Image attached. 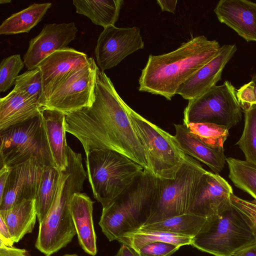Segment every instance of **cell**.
Here are the masks:
<instances>
[{"instance_id":"cell-23","label":"cell","mask_w":256,"mask_h":256,"mask_svg":"<svg viewBox=\"0 0 256 256\" xmlns=\"http://www.w3.org/2000/svg\"><path fill=\"white\" fill-rule=\"evenodd\" d=\"M0 216L8 226L14 242H18L34 228L37 218L35 200H24L8 210H0Z\"/></svg>"},{"instance_id":"cell-6","label":"cell","mask_w":256,"mask_h":256,"mask_svg":"<svg viewBox=\"0 0 256 256\" xmlns=\"http://www.w3.org/2000/svg\"><path fill=\"white\" fill-rule=\"evenodd\" d=\"M86 155V174L93 194L104 208L144 170L126 156L112 150H93Z\"/></svg>"},{"instance_id":"cell-21","label":"cell","mask_w":256,"mask_h":256,"mask_svg":"<svg viewBox=\"0 0 256 256\" xmlns=\"http://www.w3.org/2000/svg\"><path fill=\"white\" fill-rule=\"evenodd\" d=\"M174 138L184 153L208 166L216 174H219L224 168L226 158L224 148H211L190 132L182 124H174Z\"/></svg>"},{"instance_id":"cell-38","label":"cell","mask_w":256,"mask_h":256,"mask_svg":"<svg viewBox=\"0 0 256 256\" xmlns=\"http://www.w3.org/2000/svg\"><path fill=\"white\" fill-rule=\"evenodd\" d=\"M0 256H30L25 249L10 247L0 242Z\"/></svg>"},{"instance_id":"cell-42","label":"cell","mask_w":256,"mask_h":256,"mask_svg":"<svg viewBox=\"0 0 256 256\" xmlns=\"http://www.w3.org/2000/svg\"><path fill=\"white\" fill-rule=\"evenodd\" d=\"M232 256H256V242L242 249Z\"/></svg>"},{"instance_id":"cell-8","label":"cell","mask_w":256,"mask_h":256,"mask_svg":"<svg viewBox=\"0 0 256 256\" xmlns=\"http://www.w3.org/2000/svg\"><path fill=\"white\" fill-rule=\"evenodd\" d=\"M206 171L188 155L174 178H158L156 194L144 225L188 213L197 185Z\"/></svg>"},{"instance_id":"cell-31","label":"cell","mask_w":256,"mask_h":256,"mask_svg":"<svg viewBox=\"0 0 256 256\" xmlns=\"http://www.w3.org/2000/svg\"><path fill=\"white\" fill-rule=\"evenodd\" d=\"M244 114V128L236 144L244 153L246 160L256 166V105Z\"/></svg>"},{"instance_id":"cell-24","label":"cell","mask_w":256,"mask_h":256,"mask_svg":"<svg viewBox=\"0 0 256 256\" xmlns=\"http://www.w3.org/2000/svg\"><path fill=\"white\" fill-rule=\"evenodd\" d=\"M76 12L104 28L114 26L118 19L122 0H74Z\"/></svg>"},{"instance_id":"cell-2","label":"cell","mask_w":256,"mask_h":256,"mask_svg":"<svg viewBox=\"0 0 256 256\" xmlns=\"http://www.w3.org/2000/svg\"><path fill=\"white\" fill-rule=\"evenodd\" d=\"M220 48L218 41L202 35L171 52L150 54L139 78L138 90L170 100L179 86L214 58Z\"/></svg>"},{"instance_id":"cell-4","label":"cell","mask_w":256,"mask_h":256,"mask_svg":"<svg viewBox=\"0 0 256 256\" xmlns=\"http://www.w3.org/2000/svg\"><path fill=\"white\" fill-rule=\"evenodd\" d=\"M158 178L144 170L132 182L102 208L99 225L109 241L136 230L146 222L156 194Z\"/></svg>"},{"instance_id":"cell-47","label":"cell","mask_w":256,"mask_h":256,"mask_svg":"<svg viewBox=\"0 0 256 256\" xmlns=\"http://www.w3.org/2000/svg\"><path fill=\"white\" fill-rule=\"evenodd\" d=\"M254 200L256 202V200Z\"/></svg>"},{"instance_id":"cell-46","label":"cell","mask_w":256,"mask_h":256,"mask_svg":"<svg viewBox=\"0 0 256 256\" xmlns=\"http://www.w3.org/2000/svg\"><path fill=\"white\" fill-rule=\"evenodd\" d=\"M254 93H255V95H256V85H255Z\"/></svg>"},{"instance_id":"cell-30","label":"cell","mask_w":256,"mask_h":256,"mask_svg":"<svg viewBox=\"0 0 256 256\" xmlns=\"http://www.w3.org/2000/svg\"><path fill=\"white\" fill-rule=\"evenodd\" d=\"M185 126L192 136L212 148H223L229 135L227 128L212 123H192Z\"/></svg>"},{"instance_id":"cell-7","label":"cell","mask_w":256,"mask_h":256,"mask_svg":"<svg viewBox=\"0 0 256 256\" xmlns=\"http://www.w3.org/2000/svg\"><path fill=\"white\" fill-rule=\"evenodd\" d=\"M0 137L1 166L10 169L30 159L44 168L56 166L41 114L0 130Z\"/></svg>"},{"instance_id":"cell-43","label":"cell","mask_w":256,"mask_h":256,"mask_svg":"<svg viewBox=\"0 0 256 256\" xmlns=\"http://www.w3.org/2000/svg\"><path fill=\"white\" fill-rule=\"evenodd\" d=\"M10 2H11L10 0H0V3L1 4H6L10 3Z\"/></svg>"},{"instance_id":"cell-10","label":"cell","mask_w":256,"mask_h":256,"mask_svg":"<svg viewBox=\"0 0 256 256\" xmlns=\"http://www.w3.org/2000/svg\"><path fill=\"white\" fill-rule=\"evenodd\" d=\"M98 68L94 59L90 58L86 64L64 76L40 101L42 109L66 114L91 106L94 99Z\"/></svg>"},{"instance_id":"cell-16","label":"cell","mask_w":256,"mask_h":256,"mask_svg":"<svg viewBox=\"0 0 256 256\" xmlns=\"http://www.w3.org/2000/svg\"><path fill=\"white\" fill-rule=\"evenodd\" d=\"M236 51L235 44H224L218 54L178 88V94L188 101L209 90L221 79L222 71Z\"/></svg>"},{"instance_id":"cell-22","label":"cell","mask_w":256,"mask_h":256,"mask_svg":"<svg viewBox=\"0 0 256 256\" xmlns=\"http://www.w3.org/2000/svg\"><path fill=\"white\" fill-rule=\"evenodd\" d=\"M41 115L55 166L60 171L64 170L68 164L66 114L58 110L44 109Z\"/></svg>"},{"instance_id":"cell-11","label":"cell","mask_w":256,"mask_h":256,"mask_svg":"<svg viewBox=\"0 0 256 256\" xmlns=\"http://www.w3.org/2000/svg\"><path fill=\"white\" fill-rule=\"evenodd\" d=\"M242 118V110L236 88L226 80L188 101L184 112L183 124L208 122L230 129L240 122Z\"/></svg>"},{"instance_id":"cell-18","label":"cell","mask_w":256,"mask_h":256,"mask_svg":"<svg viewBox=\"0 0 256 256\" xmlns=\"http://www.w3.org/2000/svg\"><path fill=\"white\" fill-rule=\"evenodd\" d=\"M89 59L84 52L66 47L54 52L43 60L38 66L42 72L44 86L43 94L40 103L64 76L86 64Z\"/></svg>"},{"instance_id":"cell-14","label":"cell","mask_w":256,"mask_h":256,"mask_svg":"<svg viewBox=\"0 0 256 256\" xmlns=\"http://www.w3.org/2000/svg\"><path fill=\"white\" fill-rule=\"evenodd\" d=\"M44 168L36 160L30 159L10 168L0 198V210H8L24 200H35Z\"/></svg>"},{"instance_id":"cell-36","label":"cell","mask_w":256,"mask_h":256,"mask_svg":"<svg viewBox=\"0 0 256 256\" xmlns=\"http://www.w3.org/2000/svg\"><path fill=\"white\" fill-rule=\"evenodd\" d=\"M232 204L246 216L256 230V202L243 200L232 194L230 196Z\"/></svg>"},{"instance_id":"cell-37","label":"cell","mask_w":256,"mask_h":256,"mask_svg":"<svg viewBox=\"0 0 256 256\" xmlns=\"http://www.w3.org/2000/svg\"><path fill=\"white\" fill-rule=\"evenodd\" d=\"M0 242L12 247L14 243L10 232L2 218L0 216Z\"/></svg>"},{"instance_id":"cell-26","label":"cell","mask_w":256,"mask_h":256,"mask_svg":"<svg viewBox=\"0 0 256 256\" xmlns=\"http://www.w3.org/2000/svg\"><path fill=\"white\" fill-rule=\"evenodd\" d=\"M192 238L166 232L138 228L126 232L117 241L138 251L144 246L156 242H165L182 246L190 245Z\"/></svg>"},{"instance_id":"cell-33","label":"cell","mask_w":256,"mask_h":256,"mask_svg":"<svg viewBox=\"0 0 256 256\" xmlns=\"http://www.w3.org/2000/svg\"><path fill=\"white\" fill-rule=\"evenodd\" d=\"M24 65L18 54L3 59L0 65V92H6L14 86L18 73Z\"/></svg>"},{"instance_id":"cell-29","label":"cell","mask_w":256,"mask_h":256,"mask_svg":"<svg viewBox=\"0 0 256 256\" xmlns=\"http://www.w3.org/2000/svg\"><path fill=\"white\" fill-rule=\"evenodd\" d=\"M228 177L234 185L256 200V166L246 160L228 158Z\"/></svg>"},{"instance_id":"cell-27","label":"cell","mask_w":256,"mask_h":256,"mask_svg":"<svg viewBox=\"0 0 256 256\" xmlns=\"http://www.w3.org/2000/svg\"><path fill=\"white\" fill-rule=\"evenodd\" d=\"M206 220V218L186 213L144 225L138 228L163 231L193 238L201 230Z\"/></svg>"},{"instance_id":"cell-3","label":"cell","mask_w":256,"mask_h":256,"mask_svg":"<svg viewBox=\"0 0 256 256\" xmlns=\"http://www.w3.org/2000/svg\"><path fill=\"white\" fill-rule=\"evenodd\" d=\"M68 164L60 172L58 190L52 206L39 224L36 248L50 256L65 248L76 234L70 203L76 192H81L87 177L82 154L67 147Z\"/></svg>"},{"instance_id":"cell-41","label":"cell","mask_w":256,"mask_h":256,"mask_svg":"<svg viewBox=\"0 0 256 256\" xmlns=\"http://www.w3.org/2000/svg\"><path fill=\"white\" fill-rule=\"evenodd\" d=\"M178 0H156L162 11H166L172 14L174 13Z\"/></svg>"},{"instance_id":"cell-12","label":"cell","mask_w":256,"mask_h":256,"mask_svg":"<svg viewBox=\"0 0 256 256\" xmlns=\"http://www.w3.org/2000/svg\"><path fill=\"white\" fill-rule=\"evenodd\" d=\"M144 48V42L139 28L108 26L104 28L97 40L95 48L97 66L104 72Z\"/></svg>"},{"instance_id":"cell-17","label":"cell","mask_w":256,"mask_h":256,"mask_svg":"<svg viewBox=\"0 0 256 256\" xmlns=\"http://www.w3.org/2000/svg\"><path fill=\"white\" fill-rule=\"evenodd\" d=\"M220 22L247 42H256V3L246 0H220L214 9Z\"/></svg>"},{"instance_id":"cell-35","label":"cell","mask_w":256,"mask_h":256,"mask_svg":"<svg viewBox=\"0 0 256 256\" xmlns=\"http://www.w3.org/2000/svg\"><path fill=\"white\" fill-rule=\"evenodd\" d=\"M254 88V83L250 81L236 90V97L238 103L241 108L244 111H247L256 105Z\"/></svg>"},{"instance_id":"cell-15","label":"cell","mask_w":256,"mask_h":256,"mask_svg":"<svg viewBox=\"0 0 256 256\" xmlns=\"http://www.w3.org/2000/svg\"><path fill=\"white\" fill-rule=\"evenodd\" d=\"M232 188L219 174L206 171L200 178L188 213L208 218L230 201Z\"/></svg>"},{"instance_id":"cell-28","label":"cell","mask_w":256,"mask_h":256,"mask_svg":"<svg viewBox=\"0 0 256 256\" xmlns=\"http://www.w3.org/2000/svg\"><path fill=\"white\" fill-rule=\"evenodd\" d=\"M60 172L56 166L44 168L40 183L35 198L39 224L42 222L54 202L58 190Z\"/></svg>"},{"instance_id":"cell-13","label":"cell","mask_w":256,"mask_h":256,"mask_svg":"<svg viewBox=\"0 0 256 256\" xmlns=\"http://www.w3.org/2000/svg\"><path fill=\"white\" fill-rule=\"evenodd\" d=\"M77 32L74 22L46 24L29 42L23 57L26 68L28 70H34L50 54L66 48L76 38Z\"/></svg>"},{"instance_id":"cell-34","label":"cell","mask_w":256,"mask_h":256,"mask_svg":"<svg viewBox=\"0 0 256 256\" xmlns=\"http://www.w3.org/2000/svg\"><path fill=\"white\" fill-rule=\"evenodd\" d=\"M180 246L165 242H156L146 244L138 252L141 256H171Z\"/></svg>"},{"instance_id":"cell-39","label":"cell","mask_w":256,"mask_h":256,"mask_svg":"<svg viewBox=\"0 0 256 256\" xmlns=\"http://www.w3.org/2000/svg\"><path fill=\"white\" fill-rule=\"evenodd\" d=\"M10 169L6 166H1L0 170V198L2 197L6 188Z\"/></svg>"},{"instance_id":"cell-5","label":"cell","mask_w":256,"mask_h":256,"mask_svg":"<svg viewBox=\"0 0 256 256\" xmlns=\"http://www.w3.org/2000/svg\"><path fill=\"white\" fill-rule=\"evenodd\" d=\"M256 242V230L230 200L216 214L207 218L192 240V246L214 256H232Z\"/></svg>"},{"instance_id":"cell-20","label":"cell","mask_w":256,"mask_h":256,"mask_svg":"<svg viewBox=\"0 0 256 256\" xmlns=\"http://www.w3.org/2000/svg\"><path fill=\"white\" fill-rule=\"evenodd\" d=\"M42 110L38 100L12 90L0 99V130L38 116Z\"/></svg>"},{"instance_id":"cell-45","label":"cell","mask_w":256,"mask_h":256,"mask_svg":"<svg viewBox=\"0 0 256 256\" xmlns=\"http://www.w3.org/2000/svg\"><path fill=\"white\" fill-rule=\"evenodd\" d=\"M62 256H78L76 254H66Z\"/></svg>"},{"instance_id":"cell-25","label":"cell","mask_w":256,"mask_h":256,"mask_svg":"<svg viewBox=\"0 0 256 256\" xmlns=\"http://www.w3.org/2000/svg\"><path fill=\"white\" fill-rule=\"evenodd\" d=\"M52 4L34 3L4 20L0 26V34H14L28 32L42 19Z\"/></svg>"},{"instance_id":"cell-1","label":"cell","mask_w":256,"mask_h":256,"mask_svg":"<svg viewBox=\"0 0 256 256\" xmlns=\"http://www.w3.org/2000/svg\"><path fill=\"white\" fill-rule=\"evenodd\" d=\"M126 104L110 78L98 68L92 104L66 114V131L80 142L86 154L93 150H114L151 172L147 152L131 124Z\"/></svg>"},{"instance_id":"cell-32","label":"cell","mask_w":256,"mask_h":256,"mask_svg":"<svg viewBox=\"0 0 256 256\" xmlns=\"http://www.w3.org/2000/svg\"><path fill=\"white\" fill-rule=\"evenodd\" d=\"M40 102L44 92L42 72L37 67L28 70L17 78L14 89Z\"/></svg>"},{"instance_id":"cell-9","label":"cell","mask_w":256,"mask_h":256,"mask_svg":"<svg viewBox=\"0 0 256 256\" xmlns=\"http://www.w3.org/2000/svg\"><path fill=\"white\" fill-rule=\"evenodd\" d=\"M126 110L133 128L148 154L152 173L158 178L173 179L188 155L174 137L134 110Z\"/></svg>"},{"instance_id":"cell-19","label":"cell","mask_w":256,"mask_h":256,"mask_svg":"<svg viewBox=\"0 0 256 256\" xmlns=\"http://www.w3.org/2000/svg\"><path fill=\"white\" fill-rule=\"evenodd\" d=\"M93 202L85 193L76 192L70 203L79 244L87 254H96V236L93 222Z\"/></svg>"},{"instance_id":"cell-44","label":"cell","mask_w":256,"mask_h":256,"mask_svg":"<svg viewBox=\"0 0 256 256\" xmlns=\"http://www.w3.org/2000/svg\"><path fill=\"white\" fill-rule=\"evenodd\" d=\"M251 81H252L254 83L255 85H256V74H254L252 76Z\"/></svg>"},{"instance_id":"cell-40","label":"cell","mask_w":256,"mask_h":256,"mask_svg":"<svg viewBox=\"0 0 256 256\" xmlns=\"http://www.w3.org/2000/svg\"><path fill=\"white\" fill-rule=\"evenodd\" d=\"M114 256H141L138 251L130 246L121 244L120 247Z\"/></svg>"}]
</instances>
